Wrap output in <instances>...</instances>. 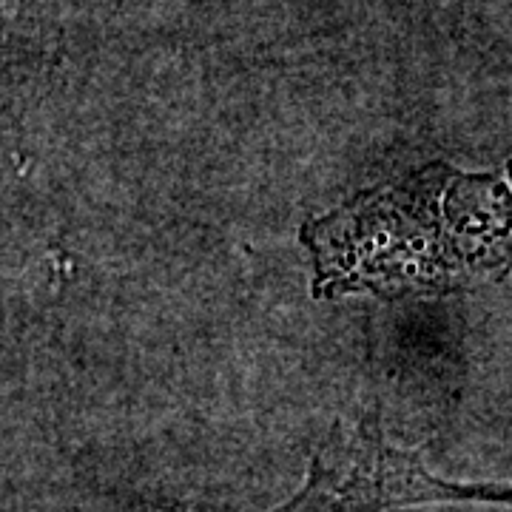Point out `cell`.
<instances>
[{
  "label": "cell",
  "mask_w": 512,
  "mask_h": 512,
  "mask_svg": "<svg viewBox=\"0 0 512 512\" xmlns=\"http://www.w3.org/2000/svg\"><path fill=\"white\" fill-rule=\"evenodd\" d=\"M512 191L501 171L436 160L302 222L316 299H433L510 265Z\"/></svg>",
  "instance_id": "obj_1"
},
{
  "label": "cell",
  "mask_w": 512,
  "mask_h": 512,
  "mask_svg": "<svg viewBox=\"0 0 512 512\" xmlns=\"http://www.w3.org/2000/svg\"><path fill=\"white\" fill-rule=\"evenodd\" d=\"M305 484L325 512H390L427 504H510V484L453 481L384 436L379 421H336L316 447Z\"/></svg>",
  "instance_id": "obj_2"
},
{
  "label": "cell",
  "mask_w": 512,
  "mask_h": 512,
  "mask_svg": "<svg viewBox=\"0 0 512 512\" xmlns=\"http://www.w3.org/2000/svg\"><path fill=\"white\" fill-rule=\"evenodd\" d=\"M111 512H191L183 501H171V498H128L123 504L111 507ZM271 512H322V507L316 504V495L311 493V487L305 484L296 495H291L282 507H276Z\"/></svg>",
  "instance_id": "obj_3"
}]
</instances>
